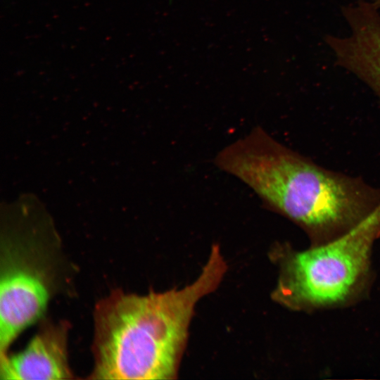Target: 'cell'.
<instances>
[{"instance_id":"obj_1","label":"cell","mask_w":380,"mask_h":380,"mask_svg":"<svg viewBox=\"0 0 380 380\" xmlns=\"http://www.w3.org/2000/svg\"><path fill=\"white\" fill-rule=\"evenodd\" d=\"M214 162L302 229L310 246L343 235L380 205V187L317 164L261 127L225 146Z\"/></svg>"},{"instance_id":"obj_2","label":"cell","mask_w":380,"mask_h":380,"mask_svg":"<svg viewBox=\"0 0 380 380\" xmlns=\"http://www.w3.org/2000/svg\"><path fill=\"white\" fill-rule=\"evenodd\" d=\"M227 270L213 246L199 276L181 289L148 294L116 290L94 310L91 379H172L195 305L213 291Z\"/></svg>"},{"instance_id":"obj_3","label":"cell","mask_w":380,"mask_h":380,"mask_svg":"<svg viewBox=\"0 0 380 380\" xmlns=\"http://www.w3.org/2000/svg\"><path fill=\"white\" fill-rule=\"evenodd\" d=\"M380 239V205L343 235L297 251L279 246V276L274 300L289 309L310 312L349 305L372 281V253Z\"/></svg>"},{"instance_id":"obj_4","label":"cell","mask_w":380,"mask_h":380,"mask_svg":"<svg viewBox=\"0 0 380 380\" xmlns=\"http://www.w3.org/2000/svg\"><path fill=\"white\" fill-rule=\"evenodd\" d=\"M30 251L6 246L1 251L0 357L20 334L44 314L50 297L46 270Z\"/></svg>"},{"instance_id":"obj_5","label":"cell","mask_w":380,"mask_h":380,"mask_svg":"<svg viewBox=\"0 0 380 380\" xmlns=\"http://www.w3.org/2000/svg\"><path fill=\"white\" fill-rule=\"evenodd\" d=\"M350 32L327 35L324 42L336 63L355 75L380 100V9L372 1L356 0L342 8Z\"/></svg>"},{"instance_id":"obj_6","label":"cell","mask_w":380,"mask_h":380,"mask_svg":"<svg viewBox=\"0 0 380 380\" xmlns=\"http://www.w3.org/2000/svg\"><path fill=\"white\" fill-rule=\"evenodd\" d=\"M68 331L67 323H44L21 351L0 357V379H72L68 357Z\"/></svg>"},{"instance_id":"obj_7","label":"cell","mask_w":380,"mask_h":380,"mask_svg":"<svg viewBox=\"0 0 380 380\" xmlns=\"http://www.w3.org/2000/svg\"><path fill=\"white\" fill-rule=\"evenodd\" d=\"M372 3L374 4V6L380 9V0H373Z\"/></svg>"}]
</instances>
